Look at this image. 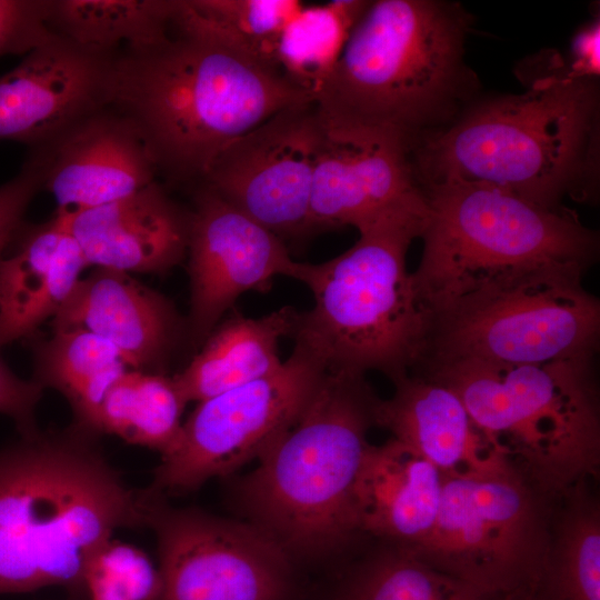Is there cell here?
Instances as JSON below:
<instances>
[{
	"label": "cell",
	"mask_w": 600,
	"mask_h": 600,
	"mask_svg": "<svg viewBox=\"0 0 600 600\" xmlns=\"http://www.w3.org/2000/svg\"><path fill=\"white\" fill-rule=\"evenodd\" d=\"M311 102L278 70L186 21L176 0L161 39L114 60L110 106L133 123L157 172L176 180L202 181L236 139Z\"/></svg>",
	"instance_id": "1"
},
{
	"label": "cell",
	"mask_w": 600,
	"mask_h": 600,
	"mask_svg": "<svg viewBox=\"0 0 600 600\" xmlns=\"http://www.w3.org/2000/svg\"><path fill=\"white\" fill-rule=\"evenodd\" d=\"M526 74V91L476 100L410 149L414 179L490 184L550 209L596 202L600 168L598 79L571 77L561 59Z\"/></svg>",
	"instance_id": "2"
},
{
	"label": "cell",
	"mask_w": 600,
	"mask_h": 600,
	"mask_svg": "<svg viewBox=\"0 0 600 600\" xmlns=\"http://www.w3.org/2000/svg\"><path fill=\"white\" fill-rule=\"evenodd\" d=\"M98 438L72 423L0 449V593L62 586L83 597L91 557L118 528L146 526L149 489H130Z\"/></svg>",
	"instance_id": "3"
},
{
	"label": "cell",
	"mask_w": 600,
	"mask_h": 600,
	"mask_svg": "<svg viewBox=\"0 0 600 600\" xmlns=\"http://www.w3.org/2000/svg\"><path fill=\"white\" fill-rule=\"evenodd\" d=\"M472 16L456 1H370L314 100L322 123L394 137L409 149L479 97L466 61Z\"/></svg>",
	"instance_id": "4"
},
{
	"label": "cell",
	"mask_w": 600,
	"mask_h": 600,
	"mask_svg": "<svg viewBox=\"0 0 600 600\" xmlns=\"http://www.w3.org/2000/svg\"><path fill=\"white\" fill-rule=\"evenodd\" d=\"M378 399L364 376L327 370L294 423L239 481L240 510L291 559L336 553L359 533L354 487Z\"/></svg>",
	"instance_id": "5"
},
{
	"label": "cell",
	"mask_w": 600,
	"mask_h": 600,
	"mask_svg": "<svg viewBox=\"0 0 600 600\" xmlns=\"http://www.w3.org/2000/svg\"><path fill=\"white\" fill-rule=\"evenodd\" d=\"M419 188L428 214L411 279L427 317L488 286L544 273L583 276L598 260L599 233L568 207L550 209L454 179Z\"/></svg>",
	"instance_id": "6"
},
{
	"label": "cell",
	"mask_w": 600,
	"mask_h": 600,
	"mask_svg": "<svg viewBox=\"0 0 600 600\" xmlns=\"http://www.w3.org/2000/svg\"><path fill=\"white\" fill-rule=\"evenodd\" d=\"M428 214L423 200L391 211L359 231L356 243L321 262H302L298 281L313 296L299 311L292 337L329 371L364 376L379 371L392 382L419 367L428 319L407 270V252Z\"/></svg>",
	"instance_id": "7"
},
{
	"label": "cell",
	"mask_w": 600,
	"mask_h": 600,
	"mask_svg": "<svg viewBox=\"0 0 600 600\" xmlns=\"http://www.w3.org/2000/svg\"><path fill=\"white\" fill-rule=\"evenodd\" d=\"M419 372L452 389L491 446L550 500L598 477L596 354L533 364L456 362Z\"/></svg>",
	"instance_id": "8"
},
{
	"label": "cell",
	"mask_w": 600,
	"mask_h": 600,
	"mask_svg": "<svg viewBox=\"0 0 600 600\" xmlns=\"http://www.w3.org/2000/svg\"><path fill=\"white\" fill-rule=\"evenodd\" d=\"M574 273L488 286L430 313L416 370L456 362L533 364L597 354L600 302Z\"/></svg>",
	"instance_id": "9"
},
{
	"label": "cell",
	"mask_w": 600,
	"mask_h": 600,
	"mask_svg": "<svg viewBox=\"0 0 600 600\" xmlns=\"http://www.w3.org/2000/svg\"><path fill=\"white\" fill-rule=\"evenodd\" d=\"M551 501L510 462L443 476L430 533L406 549L488 596L534 591L550 547Z\"/></svg>",
	"instance_id": "10"
},
{
	"label": "cell",
	"mask_w": 600,
	"mask_h": 600,
	"mask_svg": "<svg viewBox=\"0 0 600 600\" xmlns=\"http://www.w3.org/2000/svg\"><path fill=\"white\" fill-rule=\"evenodd\" d=\"M326 372L296 342L276 372L198 402L150 487L163 494L188 492L259 460L294 423Z\"/></svg>",
	"instance_id": "11"
},
{
	"label": "cell",
	"mask_w": 600,
	"mask_h": 600,
	"mask_svg": "<svg viewBox=\"0 0 600 600\" xmlns=\"http://www.w3.org/2000/svg\"><path fill=\"white\" fill-rule=\"evenodd\" d=\"M146 526L157 538V600H287L291 558L254 524L172 508L151 488Z\"/></svg>",
	"instance_id": "12"
},
{
	"label": "cell",
	"mask_w": 600,
	"mask_h": 600,
	"mask_svg": "<svg viewBox=\"0 0 600 600\" xmlns=\"http://www.w3.org/2000/svg\"><path fill=\"white\" fill-rule=\"evenodd\" d=\"M321 131L314 102L283 109L226 147L203 187L281 239L308 232Z\"/></svg>",
	"instance_id": "13"
},
{
	"label": "cell",
	"mask_w": 600,
	"mask_h": 600,
	"mask_svg": "<svg viewBox=\"0 0 600 600\" xmlns=\"http://www.w3.org/2000/svg\"><path fill=\"white\" fill-rule=\"evenodd\" d=\"M190 310L186 337L202 344L223 314L248 291H264L277 277L299 279L302 262L282 239L202 186L190 211Z\"/></svg>",
	"instance_id": "14"
},
{
	"label": "cell",
	"mask_w": 600,
	"mask_h": 600,
	"mask_svg": "<svg viewBox=\"0 0 600 600\" xmlns=\"http://www.w3.org/2000/svg\"><path fill=\"white\" fill-rule=\"evenodd\" d=\"M71 214L126 198L156 181L157 169L133 123L111 106L32 147L24 162Z\"/></svg>",
	"instance_id": "15"
},
{
	"label": "cell",
	"mask_w": 600,
	"mask_h": 600,
	"mask_svg": "<svg viewBox=\"0 0 600 600\" xmlns=\"http://www.w3.org/2000/svg\"><path fill=\"white\" fill-rule=\"evenodd\" d=\"M321 126L311 196L312 230L343 226L360 230L423 200L407 143L382 133Z\"/></svg>",
	"instance_id": "16"
},
{
	"label": "cell",
	"mask_w": 600,
	"mask_h": 600,
	"mask_svg": "<svg viewBox=\"0 0 600 600\" xmlns=\"http://www.w3.org/2000/svg\"><path fill=\"white\" fill-rule=\"evenodd\" d=\"M117 56L58 34L33 49L0 78V140L32 148L110 106Z\"/></svg>",
	"instance_id": "17"
},
{
	"label": "cell",
	"mask_w": 600,
	"mask_h": 600,
	"mask_svg": "<svg viewBox=\"0 0 600 600\" xmlns=\"http://www.w3.org/2000/svg\"><path fill=\"white\" fill-rule=\"evenodd\" d=\"M52 329H82L113 344L129 369L158 372L186 334L172 303L130 273L96 268L52 318Z\"/></svg>",
	"instance_id": "18"
},
{
	"label": "cell",
	"mask_w": 600,
	"mask_h": 600,
	"mask_svg": "<svg viewBox=\"0 0 600 600\" xmlns=\"http://www.w3.org/2000/svg\"><path fill=\"white\" fill-rule=\"evenodd\" d=\"M89 266L127 273L167 272L187 257L190 211L153 181L120 200L56 214Z\"/></svg>",
	"instance_id": "19"
},
{
	"label": "cell",
	"mask_w": 600,
	"mask_h": 600,
	"mask_svg": "<svg viewBox=\"0 0 600 600\" xmlns=\"http://www.w3.org/2000/svg\"><path fill=\"white\" fill-rule=\"evenodd\" d=\"M393 383V394L376 403V426L390 431L443 476L482 473L510 462L477 428L452 389L419 372Z\"/></svg>",
	"instance_id": "20"
},
{
	"label": "cell",
	"mask_w": 600,
	"mask_h": 600,
	"mask_svg": "<svg viewBox=\"0 0 600 600\" xmlns=\"http://www.w3.org/2000/svg\"><path fill=\"white\" fill-rule=\"evenodd\" d=\"M443 474L394 438L369 444L354 487L359 533L411 548L431 531L441 502Z\"/></svg>",
	"instance_id": "21"
},
{
	"label": "cell",
	"mask_w": 600,
	"mask_h": 600,
	"mask_svg": "<svg viewBox=\"0 0 600 600\" xmlns=\"http://www.w3.org/2000/svg\"><path fill=\"white\" fill-rule=\"evenodd\" d=\"M21 227L14 251L0 261V348L53 318L89 267L59 217Z\"/></svg>",
	"instance_id": "22"
},
{
	"label": "cell",
	"mask_w": 600,
	"mask_h": 600,
	"mask_svg": "<svg viewBox=\"0 0 600 600\" xmlns=\"http://www.w3.org/2000/svg\"><path fill=\"white\" fill-rule=\"evenodd\" d=\"M299 311L283 307L259 318L234 312L219 322L173 379L187 402H201L276 372L279 343L292 336Z\"/></svg>",
	"instance_id": "23"
},
{
	"label": "cell",
	"mask_w": 600,
	"mask_h": 600,
	"mask_svg": "<svg viewBox=\"0 0 600 600\" xmlns=\"http://www.w3.org/2000/svg\"><path fill=\"white\" fill-rule=\"evenodd\" d=\"M33 381L52 388L69 402L73 423L94 433L102 399L129 367L119 350L82 329H53L33 346ZM98 434V433H97Z\"/></svg>",
	"instance_id": "24"
},
{
	"label": "cell",
	"mask_w": 600,
	"mask_h": 600,
	"mask_svg": "<svg viewBox=\"0 0 600 600\" xmlns=\"http://www.w3.org/2000/svg\"><path fill=\"white\" fill-rule=\"evenodd\" d=\"M582 481L560 499L537 600H600V504Z\"/></svg>",
	"instance_id": "25"
},
{
	"label": "cell",
	"mask_w": 600,
	"mask_h": 600,
	"mask_svg": "<svg viewBox=\"0 0 600 600\" xmlns=\"http://www.w3.org/2000/svg\"><path fill=\"white\" fill-rule=\"evenodd\" d=\"M187 403L173 377L128 369L104 394L94 429L163 456L180 436Z\"/></svg>",
	"instance_id": "26"
},
{
	"label": "cell",
	"mask_w": 600,
	"mask_h": 600,
	"mask_svg": "<svg viewBox=\"0 0 600 600\" xmlns=\"http://www.w3.org/2000/svg\"><path fill=\"white\" fill-rule=\"evenodd\" d=\"M172 0H51L49 27L83 48L117 56L161 39Z\"/></svg>",
	"instance_id": "27"
},
{
	"label": "cell",
	"mask_w": 600,
	"mask_h": 600,
	"mask_svg": "<svg viewBox=\"0 0 600 600\" xmlns=\"http://www.w3.org/2000/svg\"><path fill=\"white\" fill-rule=\"evenodd\" d=\"M369 2L331 0L304 3L279 38L274 54L276 69L291 84L316 100Z\"/></svg>",
	"instance_id": "28"
},
{
	"label": "cell",
	"mask_w": 600,
	"mask_h": 600,
	"mask_svg": "<svg viewBox=\"0 0 600 600\" xmlns=\"http://www.w3.org/2000/svg\"><path fill=\"white\" fill-rule=\"evenodd\" d=\"M417 558L386 544L346 579L338 600H496Z\"/></svg>",
	"instance_id": "29"
},
{
	"label": "cell",
	"mask_w": 600,
	"mask_h": 600,
	"mask_svg": "<svg viewBox=\"0 0 600 600\" xmlns=\"http://www.w3.org/2000/svg\"><path fill=\"white\" fill-rule=\"evenodd\" d=\"M176 4L180 16L190 24L276 69L274 54L279 38L304 2L176 0Z\"/></svg>",
	"instance_id": "30"
},
{
	"label": "cell",
	"mask_w": 600,
	"mask_h": 600,
	"mask_svg": "<svg viewBox=\"0 0 600 600\" xmlns=\"http://www.w3.org/2000/svg\"><path fill=\"white\" fill-rule=\"evenodd\" d=\"M82 583L88 600H157L161 586L159 570L149 557L116 540L91 557Z\"/></svg>",
	"instance_id": "31"
},
{
	"label": "cell",
	"mask_w": 600,
	"mask_h": 600,
	"mask_svg": "<svg viewBox=\"0 0 600 600\" xmlns=\"http://www.w3.org/2000/svg\"><path fill=\"white\" fill-rule=\"evenodd\" d=\"M50 7L51 0H0V57L29 53L54 38Z\"/></svg>",
	"instance_id": "32"
},
{
	"label": "cell",
	"mask_w": 600,
	"mask_h": 600,
	"mask_svg": "<svg viewBox=\"0 0 600 600\" xmlns=\"http://www.w3.org/2000/svg\"><path fill=\"white\" fill-rule=\"evenodd\" d=\"M39 189V178L27 164L17 177L0 186V261L22 226L23 213Z\"/></svg>",
	"instance_id": "33"
},
{
	"label": "cell",
	"mask_w": 600,
	"mask_h": 600,
	"mask_svg": "<svg viewBox=\"0 0 600 600\" xmlns=\"http://www.w3.org/2000/svg\"><path fill=\"white\" fill-rule=\"evenodd\" d=\"M43 389L33 380L18 378L0 359V413L13 419L21 434L38 430L34 410Z\"/></svg>",
	"instance_id": "34"
},
{
	"label": "cell",
	"mask_w": 600,
	"mask_h": 600,
	"mask_svg": "<svg viewBox=\"0 0 600 600\" xmlns=\"http://www.w3.org/2000/svg\"><path fill=\"white\" fill-rule=\"evenodd\" d=\"M599 43L600 22L597 16L596 19L582 27L571 41L569 60L564 62L566 70L571 77L599 78Z\"/></svg>",
	"instance_id": "35"
},
{
	"label": "cell",
	"mask_w": 600,
	"mask_h": 600,
	"mask_svg": "<svg viewBox=\"0 0 600 600\" xmlns=\"http://www.w3.org/2000/svg\"><path fill=\"white\" fill-rule=\"evenodd\" d=\"M496 600H537L533 591H520L500 596Z\"/></svg>",
	"instance_id": "36"
}]
</instances>
